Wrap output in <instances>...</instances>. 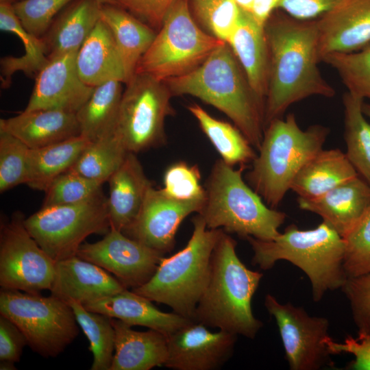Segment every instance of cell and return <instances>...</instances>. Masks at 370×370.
Returning <instances> with one entry per match:
<instances>
[{"instance_id": "1", "label": "cell", "mask_w": 370, "mask_h": 370, "mask_svg": "<svg viewBox=\"0 0 370 370\" xmlns=\"http://www.w3.org/2000/svg\"><path fill=\"white\" fill-rule=\"evenodd\" d=\"M264 29L269 54L265 126L308 97H334V89L319 68L316 19H299L277 9Z\"/></svg>"}, {"instance_id": "2", "label": "cell", "mask_w": 370, "mask_h": 370, "mask_svg": "<svg viewBox=\"0 0 370 370\" xmlns=\"http://www.w3.org/2000/svg\"><path fill=\"white\" fill-rule=\"evenodd\" d=\"M164 82L173 96L190 95L224 113L259 149L265 128V103L250 86L227 42L194 70Z\"/></svg>"}, {"instance_id": "3", "label": "cell", "mask_w": 370, "mask_h": 370, "mask_svg": "<svg viewBox=\"0 0 370 370\" xmlns=\"http://www.w3.org/2000/svg\"><path fill=\"white\" fill-rule=\"evenodd\" d=\"M236 247V241L223 230L212 251L209 280L193 320L253 339L262 327L251 308L262 273L247 268Z\"/></svg>"}, {"instance_id": "4", "label": "cell", "mask_w": 370, "mask_h": 370, "mask_svg": "<svg viewBox=\"0 0 370 370\" xmlns=\"http://www.w3.org/2000/svg\"><path fill=\"white\" fill-rule=\"evenodd\" d=\"M254 252L251 262L262 270L271 269L278 260H286L308 276L314 301L328 291L341 288L347 277L343 269L345 241L328 223L322 221L310 230L288 226L274 238H245Z\"/></svg>"}, {"instance_id": "5", "label": "cell", "mask_w": 370, "mask_h": 370, "mask_svg": "<svg viewBox=\"0 0 370 370\" xmlns=\"http://www.w3.org/2000/svg\"><path fill=\"white\" fill-rule=\"evenodd\" d=\"M329 132L317 124L302 130L293 114L273 119L265 126L258 153L245 176L248 184L276 208L300 169L323 149Z\"/></svg>"}, {"instance_id": "6", "label": "cell", "mask_w": 370, "mask_h": 370, "mask_svg": "<svg viewBox=\"0 0 370 370\" xmlns=\"http://www.w3.org/2000/svg\"><path fill=\"white\" fill-rule=\"evenodd\" d=\"M247 165L237 169L219 159L206 183V200L197 213L209 229H221L246 238L269 241L280 232L286 215L269 206L243 177Z\"/></svg>"}, {"instance_id": "7", "label": "cell", "mask_w": 370, "mask_h": 370, "mask_svg": "<svg viewBox=\"0 0 370 370\" xmlns=\"http://www.w3.org/2000/svg\"><path fill=\"white\" fill-rule=\"evenodd\" d=\"M192 223L193 230L186 245L171 256L164 257L151 278L131 290L193 320L209 280L212 251L223 230L208 228L199 214Z\"/></svg>"}, {"instance_id": "8", "label": "cell", "mask_w": 370, "mask_h": 370, "mask_svg": "<svg viewBox=\"0 0 370 370\" xmlns=\"http://www.w3.org/2000/svg\"><path fill=\"white\" fill-rule=\"evenodd\" d=\"M223 42L195 23L189 0H176L140 58L136 73L165 82L196 69Z\"/></svg>"}, {"instance_id": "9", "label": "cell", "mask_w": 370, "mask_h": 370, "mask_svg": "<svg viewBox=\"0 0 370 370\" xmlns=\"http://www.w3.org/2000/svg\"><path fill=\"white\" fill-rule=\"evenodd\" d=\"M0 314L12 321L27 345L45 358H54L77 336L74 312L65 301L51 295L1 288Z\"/></svg>"}, {"instance_id": "10", "label": "cell", "mask_w": 370, "mask_h": 370, "mask_svg": "<svg viewBox=\"0 0 370 370\" xmlns=\"http://www.w3.org/2000/svg\"><path fill=\"white\" fill-rule=\"evenodd\" d=\"M24 225L53 260L68 258L77 255L88 236L110 230L108 198L101 190L82 202L42 206L25 218Z\"/></svg>"}, {"instance_id": "11", "label": "cell", "mask_w": 370, "mask_h": 370, "mask_svg": "<svg viewBox=\"0 0 370 370\" xmlns=\"http://www.w3.org/2000/svg\"><path fill=\"white\" fill-rule=\"evenodd\" d=\"M125 84L114 132L129 152L163 145L165 119L174 112L169 87L164 82L138 73Z\"/></svg>"}, {"instance_id": "12", "label": "cell", "mask_w": 370, "mask_h": 370, "mask_svg": "<svg viewBox=\"0 0 370 370\" xmlns=\"http://www.w3.org/2000/svg\"><path fill=\"white\" fill-rule=\"evenodd\" d=\"M24 216L14 213L1 224L0 286L1 288L40 293L51 288L56 261L36 243L24 225Z\"/></svg>"}, {"instance_id": "13", "label": "cell", "mask_w": 370, "mask_h": 370, "mask_svg": "<svg viewBox=\"0 0 370 370\" xmlns=\"http://www.w3.org/2000/svg\"><path fill=\"white\" fill-rule=\"evenodd\" d=\"M264 306L275 320L291 370H317L332 363L325 343L327 318L310 316L290 302L281 304L271 294L265 296Z\"/></svg>"}, {"instance_id": "14", "label": "cell", "mask_w": 370, "mask_h": 370, "mask_svg": "<svg viewBox=\"0 0 370 370\" xmlns=\"http://www.w3.org/2000/svg\"><path fill=\"white\" fill-rule=\"evenodd\" d=\"M164 254L110 228L101 240L82 244L76 256L112 273L126 288L134 289L151 278Z\"/></svg>"}, {"instance_id": "15", "label": "cell", "mask_w": 370, "mask_h": 370, "mask_svg": "<svg viewBox=\"0 0 370 370\" xmlns=\"http://www.w3.org/2000/svg\"><path fill=\"white\" fill-rule=\"evenodd\" d=\"M205 199L180 200L152 186L135 219L122 232L127 236L164 254L175 245L177 230L189 214L199 213Z\"/></svg>"}, {"instance_id": "16", "label": "cell", "mask_w": 370, "mask_h": 370, "mask_svg": "<svg viewBox=\"0 0 370 370\" xmlns=\"http://www.w3.org/2000/svg\"><path fill=\"white\" fill-rule=\"evenodd\" d=\"M237 335L192 320L167 336L164 367L174 370H217L232 357Z\"/></svg>"}, {"instance_id": "17", "label": "cell", "mask_w": 370, "mask_h": 370, "mask_svg": "<svg viewBox=\"0 0 370 370\" xmlns=\"http://www.w3.org/2000/svg\"><path fill=\"white\" fill-rule=\"evenodd\" d=\"M78 51L49 58L36 75L26 111L59 110L76 113L91 96L95 87L80 78L76 64Z\"/></svg>"}, {"instance_id": "18", "label": "cell", "mask_w": 370, "mask_h": 370, "mask_svg": "<svg viewBox=\"0 0 370 370\" xmlns=\"http://www.w3.org/2000/svg\"><path fill=\"white\" fill-rule=\"evenodd\" d=\"M321 62L370 47V0H341L316 18Z\"/></svg>"}, {"instance_id": "19", "label": "cell", "mask_w": 370, "mask_h": 370, "mask_svg": "<svg viewBox=\"0 0 370 370\" xmlns=\"http://www.w3.org/2000/svg\"><path fill=\"white\" fill-rule=\"evenodd\" d=\"M126 288L103 268L74 256L56 262L51 295L86 305Z\"/></svg>"}, {"instance_id": "20", "label": "cell", "mask_w": 370, "mask_h": 370, "mask_svg": "<svg viewBox=\"0 0 370 370\" xmlns=\"http://www.w3.org/2000/svg\"><path fill=\"white\" fill-rule=\"evenodd\" d=\"M301 210L320 216L343 238L370 210V185L358 175L313 199L298 197Z\"/></svg>"}, {"instance_id": "21", "label": "cell", "mask_w": 370, "mask_h": 370, "mask_svg": "<svg viewBox=\"0 0 370 370\" xmlns=\"http://www.w3.org/2000/svg\"><path fill=\"white\" fill-rule=\"evenodd\" d=\"M84 307L88 310L119 319L129 325L146 327L166 336L193 320L175 312H162L151 300L128 288L88 303Z\"/></svg>"}, {"instance_id": "22", "label": "cell", "mask_w": 370, "mask_h": 370, "mask_svg": "<svg viewBox=\"0 0 370 370\" xmlns=\"http://www.w3.org/2000/svg\"><path fill=\"white\" fill-rule=\"evenodd\" d=\"M0 130L36 149L80 135L76 113L59 110H24L0 119Z\"/></svg>"}, {"instance_id": "23", "label": "cell", "mask_w": 370, "mask_h": 370, "mask_svg": "<svg viewBox=\"0 0 370 370\" xmlns=\"http://www.w3.org/2000/svg\"><path fill=\"white\" fill-rule=\"evenodd\" d=\"M108 182L110 228L122 232L137 217L153 185L136 153L132 152L127 153L122 164Z\"/></svg>"}, {"instance_id": "24", "label": "cell", "mask_w": 370, "mask_h": 370, "mask_svg": "<svg viewBox=\"0 0 370 370\" xmlns=\"http://www.w3.org/2000/svg\"><path fill=\"white\" fill-rule=\"evenodd\" d=\"M231 48L248 82L265 103L269 72V54L264 27L248 12L241 10L238 23L226 42Z\"/></svg>"}, {"instance_id": "25", "label": "cell", "mask_w": 370, "mask_h": 370, "mask_svg": "<svg viewBox=\"0 0 370 370\" xmlns=\"http://www.w3.org/2000/svg\"><path fill=\"white\" fill-rule=\"evenodd\" d=\"M114 329V354L110 370H149L164 366L167 336L156 330H134L123 321L111 318Z\"/></svg>"}, {"instance_id": "26", "label": "cell", "mask_w": 370, "mask_h": 370, "mask_svg": "<svg viewBox=\"0 0 370 370\" xmlns=\"http://www.w3.org/2000/svg\"><path fill=\"white\" fill-rule=\"evenodd\" d=\"M101 8L97 0H74L65 7L41 38L48 59L78 51L100 20Z\"/></svg>"}, {"instance_id": "27", "label": "cell", "mask_w": 370, "mask_h": 370, "mask_svg": "<svg viewBox=\"0 0 370 370\" xmlns=\"http://www.w3.org/2000/svg\"><path fill=\"white\" fill-rule=\"evenodd\" d=\"M76 64L81 79L96 87L110 80L125 84L122 62L113 36L100 18L77 51Z\"/></svg>"}, {"instance_id": "28", "label": "cell", "mask_w": 370, "mask_h": 370, "mask_svg": "<svg viewBox=\"0 0 370 370\" xmlns=\"http://www.w3.org/2000/svg\"><path fill=\"white\" fill-rule=\"evenodd\" d=\"M101 19L108 27L114 40L126 84L135 74L140 58L154 40L157 32L116 5H102Z\"/></svg>"}, {"instance_id": "29", "label": "cell", "mask_w": 370, "mask_h": 370, "mask_svg": "<svg viewBox=\"0 0 370 370\" xmlns=\"http://www.w3.org/2000/svg\"><path fill=\"white\" fill-rule=\"evenodd\" d=\"M358 175L345 153L321 149L300 169L291 190L298 197L313 199Z\"/></svg>"}, {"instance_id": "30", "label": "cell", "mask_w": 370, "mask_h": 370, "mask_svg": "<svg viewBox=\"0 0 370 370\" xmlns=\"http://www.w3.org/2000/svg\"><path fill=\"white\" fill-rule=\"evenodd\" d=\"M90 143L79 135L45 147L30 149L26 185L45 192L56 178L72 167Z\"/></svg>"}, {"instance_id": "31", "label": "cell", "mask_w": 370, "mask_h": 370, "mask_svg": "<svg viewBox=\"0 0 370 370\" xmlns=\"http://www.w3.org/2000/svg\"><path fill=\"white\" fill-rule=\"evenodd\" d=\"M0 29L17 35L25 49V54L21 57L7 56L1 59V87L7 88L15 72L21 71L29 77H36L49 59L42 38L23 27L11 3L0 2Z\"/></svg>"}, {"instance_id": "32", "label": "cell", "mask_w": 370, "mask_h": 370, "mask_svg": "<svg viewBox=\"0 0 370 370\" xmlns=\"http://www.w3.org/2000/svg\"><path fill=\"white\" fill-rule=\"evenodd\" d=\"M122 84L110 80L95 87L76 112L80 135L92 142L114 130L123 92Z\"/></svg>"}, {"instance_id": "33", "label": "cell", "mask_w": 370, "mask_h": 370, "mask_svg": "<svg viewBox=\"0 0 370 370\" xmlns=\"http://www.w3.org/2000/svg\"><path fill=\"white\" fill-rule=\"evenodd\" d=\"M188 110L224 162L234 166L253 162L257 156L254 147L236 125L215 119L196 103Z\"/></svg>"}, {"instance_id": "34", "label": "cell", "mask_w": 370, "mask_h": 370, "mask_svg": "<svg viewBox=\"0 0 370 370\" xmlns=\"http://www.w3.org/2000/svg\"><path fill=\"white\" fill-rule=\"evenodd\" d=\"M364 99L347 91L343 96L345 153L359 176L370 185V122L362 111Z\"/></svg>"}, {"instance_id": "35", "label": "cell", "mask_w": 370, "mask_h": 370, "mask_svg": "<svg viewBox=\"0 0 370 370\" xmlns=\"http://www.w3.org/2000/svg\"><path fill=\"white\" fill-rule=\"evenodd\" d=\"M128 152L113 130L91 142L69 171L105 183L122 164Z\"/></svg>"}, {"instance_id": "36", "label": "cell", "mask_w": 370, "mask_h": 370, "mask_svg": "<svg viewBox=\"0 0 370 370\" xmlns=\"http://www.w3.org/2000/svg\"><path fill=\"white\" fill-rule=\"evenodd\" d=\"M78 325L86 336L93 354L91 370H110L114 354L115 332L111 317L88 310L84 305L70 301Z\"/></svg>"}, {"instance_id": "37", "label": "cell", "mask_w": 370, "mask_h": 370, "mask_svg": "<svg viewBox=\"0 0 370 370\" xmlns=\"http://www.w3.org/2000/svg\"><path fill=\"white\" fill-rule=\"evenodd\" d=\"M323 61L339 75L347 91L370 100V47L347 53H332Z\"/></svg>"}, {"instance_id": "38", "label": "cell", "mask_w": 370, "mask_h": 370, "mask_svg": "<svg viewBox=\"0 0 370 370\" xmlns=\"http://www.w3.org/2000/svg\"><path fill=\"white\" fill-rule=\"evenodd\" d=\"M190 8L210 34L226 42L234 31L241 10L234 0H189Z\"/></svg>"}, {"instance_id": "39", "label": "cell", "mask_w": 370, "mask_h": 370, "mask_svg": "<svg viewBox=\"0 0 370 370\" xmlns=\"http://www.w3.org/2000/svg\"><path fill=\"white\" fill-rule=\"evenodd\" d=\"M30 149L21 140L0 130V192L27 184Z\"/></svg>"}, {"instance_id": "40", "label": "cell", "mask_w": 370, "mask_h": 370, "mask_svg": "<svg viewBox=\"0 0 370 370\" xmlns=\"http://www.w3.org/2000/svg\"><path fill=\"white\" fill-rule=\"evenodd\" d=\"M103 184L67 171L56 178L45 191L42 206L82 202L101 192Z\"/></svg>"}, {"instance_id": "41", "label": "cell", "mask_w": 370, "mask_h": 370, "mask_svg": "<svg viewBox=\"0 0 370 370\" xmlns=\"http://www.w3.org/2000/svg\"><path fill=\"white\" fill-rule=\"evenodd\" d=\"M343 269L347 278L370 272V210L343 237Z\"/></svg>"}, {"instance_id": "42", "label": "cell", "mask_w": 370, "mask_h": 370, "mask_svg": "<svg viewBox=\"0 0 370 370\" xmlns=\"http://www.w3.org/2000/svg\"><path fill=\"white\" fill-rule=\"evenodd\" d=\"M74 0H18L14 11L23 27L42 38L60 12Z\"/></svg>"}, {"instance_id": "43", "label": "cell", "mask_w": 370, "mask_h": 370, "mask_svg": "<svg viewBox=\"0 0 370 370\" xmlns=\"http://www.w3.org/2000/svg\"><path fill=\"white\" fill-rule=\"evenodd\" d=\"M162 190L180 200L206 198L205 188L201 184V173L197 165L180 161L170 165L164 175Z\"/></svg>"}, {"instance_id": "44", "label": "cell", "mask_w": 370, "mask_h": 370, "mask_svg": "<svg viewBox=\"0 0 370 370\" xmlns=\"http://www.w3.org/2000/svg\"><path fill=\"white\" fill-rule=\"evenodd\" d=\"M341 290L349 301L358 334L370 332V272L347 278Z\"/></svg>"}, {"instance_id": "45", "label": "cell", "mask_w": 370, "mask_h": 370, "mask_svg": "<svg viewBox=\"0 0 370 370\" xmlns=\"http://www.w3.org/2000/svg\"><path fill=\"white\" fill-rule=\"evenodd\" d=\"M115 5L151 27L155 31L161 27L168 10L176 0H113Z\"/></svg>"}, {"instance_id": "46", "label": "cell", "mask_w": 370, "mask_h": 370, "mask_svg": "<svg viewBox=\"0 0 370 370\" xmlns=\"http://www.w3.org/2000/svg\"><path fill=\"white\" fill-rule=\"evenodd\" d=\"M332 355L349 353L354 356L348 367L356 370H370V332L358 334L357 338L348 336L343 343L328 337L325 340Z\"/></svg>"}, {"instance_id": "47", "label": "cell", "mask_w": 370, "mask_h": 370, "mask_svg": "<svg viewBox=\"0 0 370 370\" xmlns=\"http://www.w3.org/2000/svg\"><path fill=\"white\" fill-rule=\"evenodd\" d=\"M26 345L27 339L20 329L0 314V360L18 362Z\"/></svg>"}, {"instance_id": "48", "label": "cell", "mask_w": 370, "mask_h": 370, "mask_svg": "<svg viewBox=\"0 0 370 370\" xmlns=\"http://www.w3.org/2000/svg\"><path fill=\"white\" fill-rule=\"evenodd\" d=\"M341 0H281L279 9L293 17L316 19Z\"/></svg>"}, {"instance_id": "49", "label": "cell", "mask_w": 370, "mask_h": 370, "mask_svg": "<svg viewBox=\"0 0 370 370\" xmlns=\"http://www.w3.org/2000/svg\"><path fill=\"white\" fill-rule=\"evenodd\" d=\"M281 0H254L250 14L257 23L265 27L273 13L279 9Z\"/></svg>"}, {"instance_id": "50", "label": "cell", "mask_w": 370, "mask_h": 370, "mask_svg": "<svg viewBox=\"0 0 370 370\" xmlns=\"http://www.w3.org/2000/svg\"><path fill=\"white\" fill-rule=\"evenodd\" d=\"M241 10L249 12L254 0H234Z\"/></svg>"}, {"instance_id": "51", "label": "cell", "mask_w": 370, "mask_h": 370, "mask_svg": "<svg viewBox=\"0 0 370 370\" xmlns=\"http://www.w3.org/2000/svg\"><path fill=\"white\" fill-rule=\"evenodd\" d=\"M14 362L9 360H0V369L1 370H13L16 369Z\"/></svg>"}, {"instance_id": "52", "label": "cell", "mask_w": 370, "mask_h": 370, "mask_svg": "<svg viewBox=\"0 0 370 370\" xmlns=\"http://www.w3.org/2000/svg\"><path fill=\"white\" fill-rule=\"evenodd\" d=\"M362 111L365 116L370 119V103H364L362 105Z\"/></svg>"}, {"instance_id": "53", "label": "cell", "mask_w": 370, "mask_h": 370, "mask_svg": "<svg viewBox=\"0 0 370 370\" xmlns=\"http://www.w3.org/2000/svg\"><path fill=\"white\" fill-rule=\"evenodd\" d=\"M100 5H104V4H112L115 5V3L113 0H97Z\"/></svg>"}, {"instance_id": "54", "label": "cell", "mask_w": 370, "mask_h": 370, "mask_svg": "<svg viewBox=\"0 0 370 370\" xmlns=\"http://www.w3.org/2000/svg\"><path fill=\"white\" fill-rule=\"evenodd\" d=\"M18 0H0V2H8V3H14L15 1H17Z\"/></svg>"}]
</instances>
